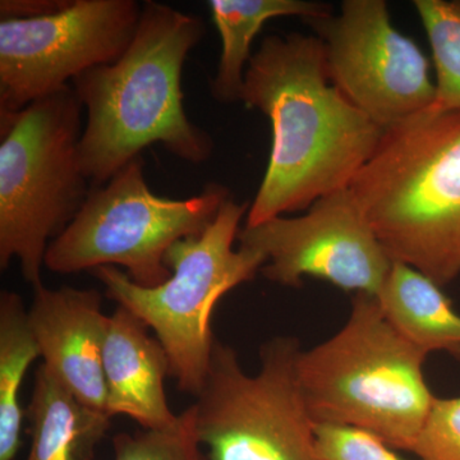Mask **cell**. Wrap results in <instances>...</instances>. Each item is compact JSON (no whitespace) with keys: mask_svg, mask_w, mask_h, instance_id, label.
Instances as JSON below:
<instances>
[{"mask_svg":"<svg viewBox=\"0 0 460 460\" xmlns=\"http://www.w3.org/2000/svg\"><path fill=\"white\" fill-rule=\"evenodd\" d=\"M147 326L118 305L109 316L102 349L108 416H126L142 429H171L180 419L169 407L165 377L171 376L164 348Z\"/></svg>","mask_w":460,"mask_h":460,"instance_id":"obj_13","label":"cell"},{"mask_svg":"<svg viewBox=\"0 0 460 460\" xmlns=\"http://www.w3.org/2000/svg\"><path fill=\"white\" fill-rule=\"evenodd\" d=\"M349 190L393 262L447 287L460 275V111L384 129Z\"/></svg>","mask_w":460,"mask_h":460,"instance_id":"obj_3","label":"cell"},{"mask_svg":"<svg viewBox=\"0 0 460 460\" xmlns=\"http://www.w3.org/2000/svg\"><path fill=\"white\" fill-rule=\"evenodd\" d=\"M95 289L33 288L30 323L42 365L84 407L107 413L102 349L109 316Z\"/></svg>","mask_w":460,"mask_h":460,"instance_id":"obj_12","label":"cell"},{"mask_svg":"<svg viewBox=\"0 0 460 460\" xmlns=\"http://www.w3.org/2000/svg\"><path fill=\"white\" fill-rule=\"evenodd\" d=\"M30 449L23 460H96L111 417L81 404L44 365L26 410Z\"/></svg>","mask_w":460,"mask_h":460,"instance_id":"obj_14","label":"cell"},{"mask_svg":"<svg viewBox=\"0 0 460 460\" xmlns=\"http://www.w3.org/2000/svg\"><path fill=\"white\" fill-rule=\"evenodd\" d=\"M301 345L277 337L260 348V370L244 372L237 352L215 341L192 404L208 460H323L298 375Z\"/></svg>","mask_w":460,"mask_h":460,"instance_id":"obj_8","label":"cell"},{"mask_svg":"<svg viewBox=\"0 0 460 460\" xmlns=\"http://www.w3.org/2000/svg\"><path fill=\"white\" fill-rule=\"evenodd\" d=\"M428 356L396 332L376 296L356 293L343 328L299 354L314 425L362 429L411 452L435 399L423 376Z\"/></svg>","mask_w":460,"mask_h":460,"instance_id":"obj_4","label":"cell"},{"mask_svg":"<svg viewBox=\"0 0 460 460\" xmlns=\"http://www.w3.org/2000/svg\"><path fill=\"white\" fill-rule=\"evenodd\" d=\"M436 72L432 111H460V0H416Z\"/></svg>","mask_w":460,"mask_h":460,"instance_id":"obj_18","label":"cell"},{"mask_svg":"<svg viewBox=\"0 0 460 460\" xmlns=\"http://www.w3.org/2000/svg\"><path fill=\"white\" fill-rule=\"evenodd\" d=\"M239 102L259 109L272 126L268 171L246 226L307 211L323 196L349 189L385 129L332 83L321 39L299 32L263 39Z\"/></svg>","mask_w":460,"mask_h":460,"instance_id":"obj_1","label":"cell"},{"mask_svg":"<svg viewBox=\"0 0 460 460\" xmlns=\"http://www.w3.org/2000/svg\"><path fill=\"white\" fill-rule=\"evenodd\" d=\"M205 33L201 18L146 0L126 53L72 81L87 111L78 156L91 187L104 186L151 145L192 164L213 156V138L187 117L181 91L184 62Z\"/></svg>","mask_w":460,"mask_h":460,"instance_id":"obj_2","label":"cell"},{"mask_svg":"<svg viewBox=\"0 0 460 460\" xmlns=\"http://www.w3.org/2000/svg\"><path fill=\"white\" fill-rule=\"evenodd\" d=\"M83 108L69 84L0 120V269L17 259L32 288L90 192L78 156Z\"/></svg>","mask_w":460,"mask_h":460,"instance_id":"obj_5","label":"cell"},{"mask_svg":"<svg viewBox=\"0 0 460 460\" xmlns=\"http://www.w3.org/2000/svg\"><path fill=\"white\" fill-rule=\"evenodd\" d=\"M325 45L330 80L383 128L434 105L431 62L393 26L384 0H345L338 16L305 20Z\"/></svg>","mask_w":460,"mask_h":460,"instance_id":"obj_10","label":"cell"},{"mask_svg":"<svg viewBox=\"0 0 460 460\" xmlns=\"http://www.w3.org/2000/svg\"><path fill=\"white\" fill-rule=\"evenodd\" d=\"M144 168L142 156L136 157L104 186L91 187L74 222L48 247V270L68 275L122 266L145 288L171 279L168 251L181 239L204 233L232 192L208 183L190 199L160 198L148 189Z\"/></svg>","mask_w":460,"mask_h":460,"instance_id":"obj_7","label":"cell"},{"mask_svg":"<svg viewBox=\"0 0 460 460\" xmlns=\"http://www.w3.org/2000/svg\"><path fill=\"white\" fill-rule=\"evenodd\" d=\"M411 453L420 460H460V396H435Z\"/></svg>","mask_w":460,"mask_h":460,"instance_id":"obj_20","label":"cell"},{"mask_svg":"<svg viewBox=\"0 0 460 460\" xmlns=\"http://www.w3.org/2000/svg\"><path fill=\"white\" fill-rule=\"evenodd\" d=\"M68 0H2L0 18L47 16L65 7Z\"/></svg>","mask_w":460,"mask_h":460,"instance_id":"obj_22","label":"cell"},{"mask_svg":"<svg viewBox=\"0 0 460 460\" xmlns=\"http://www.w3.org/2000/svg\"><path fill=\"white\" fill-rule=\"evenodd\" d=\"M376 296L386 319L408 341L425 353L444 350L460 359V314L422 272L393 262Z\"/></svg>","mask_w":460,"mask_h":460,"instance_id":"obj_15","label":"cell"},{"mask_svg":"<svg viewBox=\"0 0 460 460\" xmlns=\"http://www.w3.org/2000/svg\"><path fill=\"white\" fill-rule=\"evenodd\" d=\"M323 460H402L377 436L343 426L316 425Z\"/></svg>","mask_w":460,"mask_h":460,"instance_id":"obj_21","label":"cell"},{"mask_svg":"<svg viewBox=\"0 0 460 460\" xmlns=\"http://www.w3.org/2000/svg\"><path fill=\"white\" fill-rule=\"evenodd\" d=\"M136 0H68L54 13L0 20V120L126 53L137 31Z\"/></svg>","mask_w":460,"mask_h":460,"instance_id":"obj_9","label":"cell"},{"mask_svg":"<svg viewBox=\"0 0 460 460\" xmlns=\"http://www.w3.org/2000/svg\"><path fill=\"white\" fill-rule=\"evenodd\" d=\"M211 17L220 39L222 54L210 91L217 102L230 104L241 100L251 47L271 18L301 17L313 20L332 16L326 3L308 0H211Z\"/></svg>","mask_w":460,"mask_h":460,"instance_id":"obj_16","label":"cell"},{"mask_svg":"<svg viewBox=\"0 0 460 460\" xmlns=\"http://www.w3.org/2000/svg\"><path fill=\"white\" fill-rule=\"evenodd\" d=\"M41 352L22 298L0 293V460H16L26 411L21 387L27 371Z\"/></svg>","mask_w":460,"mask_h":460,"instance_id":"obj_17","label":"cell"},{"mask_svg":"<svg viewBox=\"0 0 460 460\" xmlns=\"http://www.w3.org/2000/svg\"><path fill=\"white\" fill-rule=\"evenodd\" d=\"M111 460H208L196 434L192 405L171 429L115 435Z\"/></svg>","mask_w":460,"mask_h":460,"instance_id":"obj_19","label":"cell"},{"mask_svg":"<svg viewBox=\"0 0 460 460\" xmlns=\"http://www.w3.org/2000/svg\"><path fill=\"white\" fill-rule=\"evenodd\" d=\"M238 241L261 253L266 263L260 272L284 287L314 277L377 296L393 265L349 189L317 199L302 217L244 226Z\"/></svg>","mask_w":460,"mask_h":460,"instance_id":"obj_11","label":"cell"},{"mask_svg":"<svg viewBox=\"0 0 460 460\" xmlns=\"http://www.w3.org/2000/svg\"><path fill=\"white\" fill-rule=\"evenodd\" d=\"M250 204L226 199L204 233L181 239L165 257L171 279L162 286H138L114 266L93 270L105 295L141 320L164 348L178 389L196 396L204 385L214 338L215 305L235 287L252 280L266 263L250 248H233Z\"/></svg>","mask_w":460,"mask_h":460,"instance_id":"obj_6","label":"cell"}]
</instances>
